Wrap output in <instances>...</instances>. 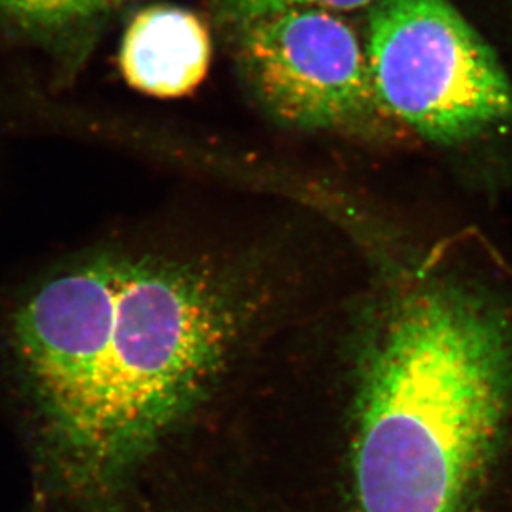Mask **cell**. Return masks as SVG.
Returning <instances> with one entry per match:
<instances>
[{"instance_id": "cell-5", "label": "cell", "mask_w": 512, "mask_h": 512, "mask_svg": "<svg viewBox=\"0 0 512 512\" xmlns=\"http://www.w3.org/2000/svg\"><path fill=\"white\" fill-rule=\"evenodd\" d=\"M212 60L207 25L192 10L152 5L125 30L120 70L127 84L152 97H182L202 84Z\"/></svg>"}, {"instance_id": "cell-3", "label": "cell", "mask_w": 512, "mask_h": 512, "mask_svg": "<svg viewBox=\"0 0 512 512\" xmlns=\"http://www.w3.org/2000/svg\"><path fill=\"white\" fill-rule=\"evenodd\" d=\"M365 50L378 112L416 137L463 147L512 124V80L451 0H378Z\"/></svg>"}, {"instance_id": "cell-7", "label": "cell", "mask_w": 512, "mask_h": 512, "mask_svg": "<svg viewBox=\"0 0 512 512\" xmlns=\"http://www.w3.org/2000/svg\"><path fill=\"white\" fill-rule=\"evenodd\" d=\"M378 0H215L218 19L223 24L235 29L237 25L260 15L270 14L276 10L291 7H316V9L333 10V12H350V10L370 9Z\"/></svg>"}, {"instance_id": "cell-4", "label": "cell", "mask_w": 512, "mask_h": 512, "mask_svg": "<svg viewBox=\"0 0 512 512\" xmlns=\"http://www.w3.org/2000/svg\"><path fill=\"white\" fill-rule=\"evenodd\" d=\"M232 30L248 87L283 124L340 130L378 112L365 47L338 12L291 7Z\"/></svg>"}, {"instance_id": "cell-1", "label": "cell", "mask_w": 512, "mask_h": 512, "mask_svg": "<svg viewBox=\"0 0 512 512\" xmlns=\"http://www.w3.org/2000/svg\"><path fill=\"white\" fill-rule=\"evenodd\" d=\"M243 306L203 271L99 253L20 296L5 356L42 471L94 488L157 443L207 393Z\"/></svg>"}, {"instance_id": "cell-2", "label": "cell", "mask_w": 512, "mask_h": 512, "mask_svg": "<svg viewBox=\"0 0 512 512\" xmlns=\"http://www.w3.org/2000/svg\"><path fill=\"white\" fill-rule=\"evenodd\" d=\"M511 416L509 301L471 276L409 280L363 366L355 512L478 511Z\"/></svg>"}, {"instance_id": "cell-6", "label": "cell", "mask_w": 512, "mask_h": 512, "mask_svg": "<svg viewBox=\"0 0 512 512\" xmlns=\"http://www.w3.org/2000/svg\"><path fill=\"white\" fill-rule=\"evenodd\" d=\"M125 0H0V14L32 34L55 35L89 24Z\"/></svg>"}]
</instances>
